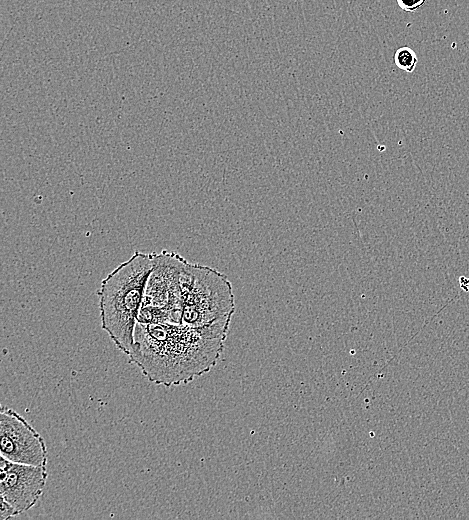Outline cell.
Returning <instances> with one entry per match:
<instances>
[{"label": "cell", "mask_w": 469, "mask_h": 520, "mask_svg": "<svg viewBox=\"0 0 469 520\" xmlns=\"http://www.w3.org/2000/svg\"><path fill=\"white\" fill-rule=\"evenodd\" d=\"M0 455L16 463L46 466L47 447L42 436L9 407L0 411Z\"/></svg>", "instance_id": "5b68a950"}, {"label": "cell", "mask_w": 469, "mask_h": 520, "mask_svg": "<svg viewBox=\"0 0 469 520\" xmlns=\"http://www.w3.org/2000/svg\"><path fill=\"white\" fill-rule=\"evenodd\" d=\"M153 269L149 275L142 306L166 311L171 324H181L182 297L180 275L186 259L173 251L153 252Z\"/></svg>", "instance_id": "277c9868"}, {"label": "cell", "mask_w": 469, "mask_h": 520, "mask_svg": "<svg viewBox=\"0 0 469 520\" xmlns=\"http://www.w3.org/2000/svg\"><path fill=\"white\" fill-rule=\"evenodd\" d=\"M181 324L203 327L232 319L235 304L226 275L205 265L186 260L180 275Z\"/></svg>", "instance_id": "3957f363"}, {"label": "cell", "mask_w": 469, "mask_h": 520, "mask_svg": "<svg viewBox=\"0 0 469 520\" xmlns=\"http://www.w3.org/2000/svg\"><path fill=\"white\" fill-rule=\"evenodd\" d=\"M47 477L46 466L16 463L1 457L0 497L22 514L38 502Z\"/></svg>", "instance_id": "8992f818"}, {"label": "cell", "mask_w": 469, "mask_h": 520, "mask_svg": "<svg viewBox=\"0 0 469 520\" xmlns=\"http://www.w3.org/2000/svg\"><path fill=\"white\" fill-rule=\"evenodd\" d=\"M230 322L224 319L203 327L137 322L129 362L154 384H187L216 365Z\"/></svg>", "instance_id": "6da1fadb"}, {"label": "cell", "mask_w": 469, "mask_h": 520, "mask_svg": "<svg viewBox=\"0 0 469 520\" xmlns=\"http://www.w3.org/2000/svg\"><path fill=\"white\" fill-rule=\"evenodd\" d=\"M394 64L402 71L412 73L416 69L418 57L415 51L408 47H399L393 56Z\"/></svg>", "instance_id": "52a82bcc"}, {"label": "cell", "mask_w": 469, "mask_h": 520, "mask_svg": "<svg viewBox=\"0 0 469 520\" xmlns=\"http://www.w3.org/2000/svg\"><path fill=\"white\" fill-rule=\"evenodd\" d=\"M153 263V252L135 251L102 280L97 292L101 327L127 355L134 345V330Z\"/></svg>", "instance_id": "7a4b0ae2"}, {"label": "cell", "mask_w": 469, "mask_h": 520, "mask_svg": "<svg viewBox=\"0 0 469 520\" xmlns=\"http://www.w3.org/2000/svg\"><path fill=\"white\" fill-rule=\"evenodd\" d=\"M427 0H396L399 8L405 12H415L420 9Z\"/></svg>", "instance_id": "ba28073f"}, {"label": "cell", "mask_w": 469, "mask_h": 520, "mask_svg": "<svg viewBox=\"0 0 469 520\" xmlns=\"http://www.w3.org/2000/svg\"><path fill=\"white\" fill-rule=\"evenodd\" d=\"M1 498V510H0V520L10 519L19 515L18 511L9 504L5 499Z\"/></svg>", "instance_id": "9c48e42d"}]
</instances>
